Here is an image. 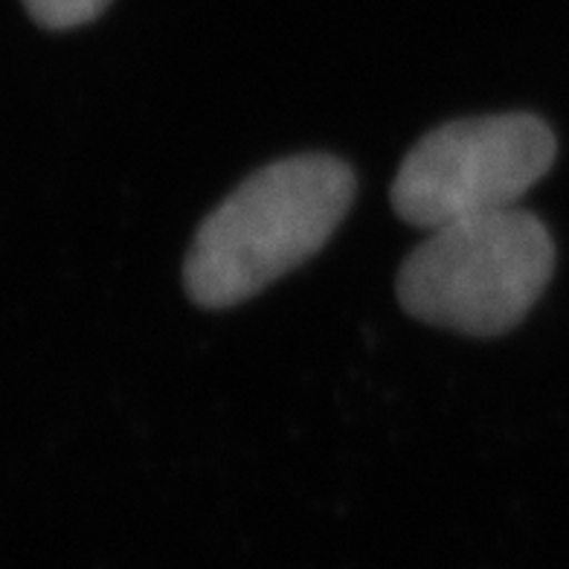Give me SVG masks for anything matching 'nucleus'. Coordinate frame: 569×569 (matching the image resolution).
<instances>
[{
    "label": "nucleus",
    "instance_id": "f257e3e1",
    "mask_svg": "<svg viewBox=\"0 0 569 569\" xmlns=\"http://www.w3.org/2000/svg\"><path fill=\"white\" fill-rule=\"evenodd\" d=\"M355 172L331 154L264 166L232 189L198 227L183 264L189 297L230 308L308 262L355 201Z\"/></svg>",
    "mask_w": 569,
    "mask_h": 569
},
{
    "label": "nucleus",
    "instance_id": "f03ea898",
    "mask_svg": "<svg viewBox=\"0 0 569 569\" xmlns=\"http://www.w3.org/2000/svg\"><path fill=\"white\" fill-rule=\"evenodd\" d=\"M552 270L547 224L511 207L430 230L401 264L398 300L421 322L497 338L523 322Z\"/></svg>",
    "mask_w": 569,
    "mask_h": 569
},
{
    "label": "nucleus",
    "instance_id": "7ed1b4c3",
    "mask_svg": "<svg viewBox=\"0 0 569 569\" xmlns=\"http://www.w3.org/2000/svg\"><path fill=\"white\" fill-rule=\"evenodd\" d=\"M555 154L552 128L532 113L448 122L410 149L392 183V207L425 230L511 210L552 169Z\"/></svg>",
    "mask_w": 569,
    "mask_h": 569
},
{
    "label": "nucleus",
    "instance_id": "20e7f679",
    "mask_svg": "<svg viewBox=\"0 0 569 569\" xmlns=\"http://www.w3.org/2000/svg\"><path fill=\"white\" fill-rule=\"evenodd\" d=\"M32 21L44 30H76L97 21L111 0H21Z\"/></svg>",
    "mask_w": 569,
    "mask_h": 569
}]
</instances>
